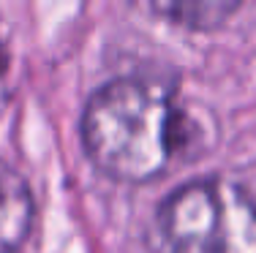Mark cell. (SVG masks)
<instances>
[{
    "instance_id": "5b68a950",
    "label": "cell",
    "mask_w": 256,
    "mask_h": 253,
    "mask_svg": "<svg viewBox=\"0 0 256 253\" xmlns=\"http://www.w3.org/2000/svg\"><path fill=\"white\" fill-rule=\"evenodd\" d=\"M8 52H6V46L0 44V109H3L6 98H8Z\"/></svg>"
},
{
    "instance_id": "7a4b0ae2",
    "label": "cell",
    "mask_w": 256,
    "mask_h": 253,
    "mask_svg": "<svg viewBox=\"0 0 256 253\" xmlns=\"http://www.w3.org/2000/svg\"><path fill=\"white\" fill-rule=\"evenodd\" d=\"M161 253H256V199L226 177L191 180L156 215Z\"/></svg>"
},
{
    "instance_id": "277c9868",
    "label": "cell",
    "mask_w": 256,
    "mask_h": 253,
    "mask_svg": "<svg viewBox=\"0 0 256 253\" xmlns=\"http://www.w3.org/2000/svg\"><path fill=\"white\" fill-rule=\"evenodd\" d=\"M240 8L237 3H153L150 11L166 16L174 25H186L194 30H212L229 19Z\"/></svg>"
},
{
    "instance_id": "3957f363",
    "label": "cell",
    "mask_w": 256,
    "mask_h": 253,
    "mask_svg": "<svg viewBox=\"0 0 256 253\" xmlns=\"http://www.w3.org/2000/svg\"><path fill=\"white\" fill-rule=\"evenodd\" d=\"M36 218V202L28 180L0 161V253H16L25 245Z\"/></svg>"
},
{
    "instance_id": "6da1fadb",
    "label": "cell",
    "mask_w": 256,
    "mask_h": 253,
    "mask_svg": "<svg viewBox=\"0 0 256 253\" xmlns=\"http://www.w3.org/2000/svg\"><path fill=\"white\" fill-rule=\"evenodd\" d=\"M186 139V109L169 84L150 76L101 84L82 114L84 153L104 174L123 183L161 177Z\"/></svg>"
}]
</instances>
